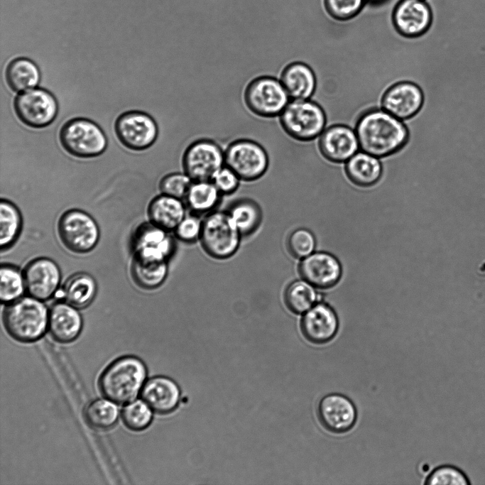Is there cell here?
Masks as SVG:
<instances>
[{"mask_svg":"<svg viewBox=\"0 0 485 485\" xmlns=\"http://www.w3.org/2000/svg\"><path fill=\"white\" fill-rule=\"evenodd\" d=\"M5 77L9 87L15 92L35 88L40 80V72L36 64L26 58H17L8 65Z\"/></svg>","mask_w":485,"mask_h":485,"instance_id":"obj_27","label":"cell"},{"mask_svg":"<svg viewBox=\"0 0 485 485\" xmlns=\"http://www.w3.org/2000/svg\"><path fill=\"white\" fill-rule=\"evenodd\" d=\"M316 414L320 424L329 432L343 434L357 420V410L350 398L341 393H329L318 402Z\"/></svg>","mask_w":485,"mask_h":485,"instance_id":"obj_14","label":"cell"},{"mask_svg":"<svg viewBox=\"0 0 485 485\" xmlns=\"http://www.w3.org/2000/svg\"><path fill=\"white\" fill-rule=\"evenodd\" d=\"M168 272L167 262L145 261L134 258L131 266L132 277L135 283L146 290L160 286Z\"/></svg>","mask_w":485,"mask_h":485,"instance_id":"obj_30","label":"cell"},{"mask_svg":"<svg viewBox=\"0 0 485 485\" xmlns=\"http://www.w3.org/2000/svg\"><path fill=\"white\" fill-rule=\"evenodd\" d=\"M45 305L33 297L20 298L8 305L3 312V323L15 340L29 343L39 339L48 325Z\"/></svg>","mask_w":485,"mask_h":485,"instance_id":"obj_3","label":"cell"},{"mask_svg":"<svg viewBox=\"0 0 485 485\" xmlns=\"http://www.w3.org/2000/svg\"><path fill=\"white\" fill-rule=\"evenodd\" d=\"M290 99L280 80L269 75L254 78L244 92L246 107L251 113L262 118L279 116Z\"/></svg>","mask_w":485,"mask_h":485,"instance_id":"obj_7","label":"cell"},{"mask_svg":"<svg viewBox=\"0 0 485 485\" xmlns=\"http://www.w3.org/2000/svg\"><path fill=\"white\" fill-rule=\"evenodd\" d=\"M13 107L18 119L26 126L34 129L49 126L58 111L55 97L42 88L22 92L15 98Z\"/></svg>","mask_w":485,"mask_h":485,"instance_id":"obj_11","label":"cell"},{"mask_svg":"<svg viewBox=\"0 0 485 485\" xmlns=\"http://www.w3.org/2000/svg\"><path fill=\"white\" fill-rule=\"evenodd\" d=\"M241 236L228 212L216 211L210 212L202 221L199 240L206 254L224 260L235 254Z\"/></svg>","mask_w":485,"mask_h":485,"instance_id":"obj_4","label":"cell"},{"mask_svg":"<svg viewBox=\"0 0 485 485\" xmlns=\"http://www.w3.org/2000/svg\"><path fill=\"white\" fill-rule=\"evenodd\" d=\"M224 165L241 179L252 182L260 179L269 165L268 155L258 142L239 138L231 142L224 151Z\"/></svg>","mask_w":485,"mask_h":485,"instance_id":"obj_8","label":"cell"},{"mask_svg":"<svg viewBox=\"0 0 485 485\" xmlns=\"http://www.w3.org/2000/svg\"><path fill=\"white\" fill-rule=\"evenodd\" d=\"M48 327L55 340L69 343L76 339L81 332L82 316L74 306L67 303H58L49 312Z\"/></svg>","mask_w":485,"mask_h":485,"instance_id":"obj_22","label":"cell"},{"mask_svg":"<svg viewBox=\"0 0 485 485\" xmlns=\"http://www.w3.org/2000/svg\"><path fill=\"white\" fill-rule=\"evenodd\" d=\"M85 418L93 429L104 430L111 428L118 418L116 406L109 400L96 399L89 402L85 407Z\"/></svg>","mask_w":485,"mask_h":485,"instance_id":"obj_32","label":"cell"},{"mask_svg":"<svg viewBox=\"0 0 485 485\" xmlns=\"http://www.w3.org/2000/svg\"><path fill=\"white\" fill-rule=\"evenodd\" d=\"M421 89L410 82L392 85L382 97L383 109L400 119L405 120L417 114L423 104Z\"/></svg>","mask_w":485,"mask_h":485,"instance_id":"obj_17","label":"cell"},{"mask_svg":"<svg viewBox=\"0 0 485 485\" xmlns=\"http://www.w3.org/2000/svg\"><path fill=\"white\" fill-rule=\"evenodd\" d=\"M279 122L290 137L309 141L323 132L326 117L317 103L309 99H292L279 116Z\"/></svg>","mask_w":485,"mask_h":485,"instance_id":"obj_5","label":"cell"},{"mask_svg":"<svg viewBox=\"0 0 485 485\" xmlns=\"http://www.w3.org/2000/svg\"><path fill=\"white\" fill-rule=\"evenodd\" d=\"M222 194L211 180L192 181L185 197L187 205L196 213L212 211Z\"/></svg>","mask_w":485,"mask_h":485,"instance_id":"obj_29","label":"cell"},{"mask_svg":"<svg viewBox=\"0 0 485 485\" xmlns=\"http://www.w3.org/2000/svg\"><path fill=\"white\" fill-rule=\"evenodd\" d=\"M303 280L321 289L334 285L339 280L342 268L339 262L327 253H315L305 257L299 265Z\"/></svg>","mask_w":485,"mask_h":485,"instance_id":"obj_20","label":"cell"},{"mask_svg":"<svg viewBox=\"0 0 485 485\" xmlns=\"http://www.w3.org/2000/svg\"><path fill=\"white\" fill-rule=\"evenodd\" d=\"M211 181L222 195H230L238 189L241 179L231 168L224 165L217 171Z\"/></svg>","mask_w":485,"mask_h":485,"instance_id":"obj_41","label":"cell"},{"mask_svg":"<svg viewBox=\"0 0 485 485\" xmlns=\"http://www.w3.org/2000/svg\"><path fill=\"white\" fill-rule=\"evenodd\" d=\"M345 170L355 185L369 187L380 179L382 166L378 158L362 151L357 152L347 161Z\"/></svg>","mask_w":485,"mask_h":485,"instance_id":"obj_25","label":"cell"},{"mask_svg":"<svg viewBox=\"0 0 485 485\" xmlns=\"http://www.w3.org/2000/svg\"><path fill=\"white\" fill-rule=\"evenodd\" d=\"M327 14L338 21H347L357 16L370 0H323Z\"/></svg>","mask_w":485,"mask_h":485,"instance_id":"obj_36","label":"cell"},{"mask_svg":"<svg viewBox=\"0 0 485 485\" xmlns=\"http://www.w3.org/2000/svg\"><path fill=\"white\" fill-rule=\"evenodd\" d=\"M388 0H370V4L378 5L381 4Z\"/></svg>","mask_w":485,"mask_h":485,"instance_id":"obj_42","label":"cell"},{"mask_svg":"<svg viewBox=\"0 0 485 485\" xmlns=\"http://www.w3.org/2000/svg\"><path fill=\"white\" fill-rule=\"evenodd\" d=\"M26 289L35 298L45 300L56 292L61 280L58 264L48 258H38L27 264L23 271Z\"/></svg>","mask_w":485,"mask_h":485,"instance_id":"obj_16","label":"cell"},{"mask_svg":"<svg viewBox=\"0 0 485 485\" xmlns=\"http://www.w3.org/2000/svg\"><path fill=\"white\" fill-rule=\"evenodd\" d=\"M134 258L145 261L168 262L175 251V241L165 230L152 222L144 223L132 238Z\"/></svg>","mask_w":485,"mask_h":485,"instance_id":"obj_13","label":"cell"},{"mask_svg":"<svg viewBox=\"0 0 485 485\" xmlns=\"http://www.w3.org/2000/svg\"><path fill=\"white\" fill-rule=\"evenodd\" d=\"M202 221L196 216H185L174 229L175 236L185 243H192L200 239Z\"/></svg>","mask_w":485,"mask_h":485,"instance_id":"obj_40","label":"cell"},{"mask_svg":"<svg viewBox=\"0 0 485 485\" xmlns=\"http://www.w3.org/2000/svg\"><path fill=\"white\" fill-rule=\"evenodd\" d=\"M279 80L292 99H308L315 90V74L307 65L301 62L288 64Z\"/></svg>","mask_w":485,"mask_h":485,"instance_id":"obj_23","label":"cell"},{"mask_svg":"<svg viewBox=\"0 0 485 485\" xmlns=\"http://www.w3.org/2000/svg\"><path fill=\"white\" fill-rule=\"evenodd\" d=\"M339 322L334 311L327 305H315L305 312L300 322L301 332L314 344H324L337 334Z\"/></svg>","mask_w":485,"mask_h":485,"instance_id":"obj_18","label":"cell"},{"mask_svg":"<svg viewBox=\"0 0 485 485\" xmlns=\"http://www.w3.org/2000/svg\"><path fill=\"white\" fill-rule=\"evenodd\" d=\"M355 131L361 151L377 158L398 152L408 139L405 125L384 109L364 114L357 121Z\"/></svg>","mask_w":485,"mask_h":485,"instance_id":"obj_1","label":"cell"},{"mask_svg":"<svg viewBox=\"0 0 485 485\" xmlns=\"http://www.w3.org/2000/svg\"><path fill=\"white\" fill-rule=\"evenodd\" d=\"M317 293L312 285L305 280L290 283L284 293L286 307L295 314H303L314 306Z\"/></svg>","mask_w":485,"mask_h":485,"instance_id":"obj_31","label":"cell"},{"mask_svg":"<svg viewBox=\"0 0 485 485\" xmlns=\"http://www.w3.org/2000/svg\"><path fill=\"white\" fill-rule=\"evenodd\" d=\"M148 214L151 222L170 231L186 216L185 205L182 199L161 194L151 200Z\"/></svg>","mask_w":485,"mask_h":485,"instance_id":"obj_24","label":"cell"},{"mask_svg":"<svg viewBox=\"0 0 485 485\" xmlns=\"http://www.w3.org/2000/svg\"><path fill=\"white\" fill-rule=\"evenodd\" d=\"M143 361L133 356H121L109 364L101 374L98 386L109 400L119 403L133 400L146 378Z\"/></svg>","mask_w":485,"mask_h":485,"instance_id":"obj_2","label":"cell"},{"mask_svg":"<svg viewBox=\"0 0 485 485\" xmlns=\"http://www.w3.org/2000/svg\"><path fill=\"white\" fill-rule=\"evenodd\" d=\"M26 289L23 276L9 265L1 267L0 298L2 303H11L23 295Z\"/></svg>","mask_w":485,"mask_h":485,"instance_id":"obj_34","label":"cell"},{"mask_svg":"<svg viewBox=\"0 0 485 485\" xmlns=\"http://www.w3.org/2000/svg\"><path fill=\"white\" fill-rule=\"evenodd\" d=\"M320 150L325 158L334 163L347 161L359 148L356 131L345 125H334L321 133Z\"/></svg>","mask_w":485,"mask_h":485,"instance_id":"obj_19","label":"cell"},{"mask_svg":"<svg viewBox=\"0 0 485 485\" xmlns=\"http://www.w3.org/2000/svg\"><path fill=\"white\" fill-rule=\"evenodd\" d=\"M58 231L64 246L78 254L91 251L99 239V229L95 220L87 212L76 209L62 214Z\"/></svg>","mask_w":485,"mask_h":485,"instance_id":"obj_9","label":"cell"},{"mask_svg":"<svg viewBox=\"0 0 485 485\" xmlns=\"http://www.w3.org/2000/svg\"><path fill=\"white\" fill-rule=\"evenodd\" d=\"M227 212L242 236L256 231L262 220L261 207L249 199L236 200Z\"/></svg>","mask_w":485,"mask_h":485,"instance_id":"obj_28","label":"cell"},{"mask_svg":"<svg viewBox=\"0 0 485 485\" xmlns=\"http://www.w3.org/2000/svg\"><path fill=\"white\" fill-rule=\"evenodd\" d=\"M142 400L157 413L168 414L178 407L180 391L178 384L165 376L148 380L141 391Z\"/></svg>","mask_w":485,"mask_h":485,"instance_id":"obj_21","label":"cell"},{"mask_svg":"<svg viewBox=\"0 0 485 485\" xmlns=\"http://www.w3.org/2000/svg\"><path fill=\"white\" fill-rule=\"evenodd\" d=\"M1 248L6 249L17 239L22 226V219L18 208L8 200L0 204Z\"/></svg>","mask_w":485,"mask_h":485,"instance_id":"obj_33","label":"cell"},{"mask_svg":"<svg viewBox=\"0 0 485 485\" xmlns=\"http://www.w3.org/2000/svg\"><path fill=\"white\" fill-rule=\"evenodd\" d=\"M121 419L129 429L143 430L152 420L151 408L143 400L133 401L123 408Z\"/></svg>","mask_w":485,"mask_h":485,"instance_id":"obj_35","label":"cell"},{"mask_svg":"<svg viewBox=\"0 0 485 485\" xmlns=\"http://www.w3.org/2000/svg\"><path fill=\"white\" fill-rule=\"evenodd\" d=\"M391 19L394 29L399 35L415 38L430 29L433 13L425 0H400L393 9Z\"/></svg>","mask_w":485,"mask_h":485,"instance_id":"obj_15","label":"cell"},{"mask_svg":"<svg viewBox=\"0 0 485 485\" xmlns=\"http://www.w3.org/2000/svg\"><path fill=\"white\" fill-rule=\"evenodd\" d=\"M97 290L94 278L80 272L70 276L63 285L62 297L76 308H85L94 300Z\"/></svg>","mask_w":485,"mask_h":485,"instance_id":"obj_26","label":"cell"},{"mask_svg":"<svg viewBox=\"0 0 485 485\" xmlns=\"http://www.w3.org/2000/svg\"><path fill=\"white\" fill-rule=\"evenodd\" d=\"M224 165V151L214 141L200 138L192 142L182 156L183 171L192 181L211 180Z\"/></svg>","mask_w":485,"mask_h":485,"instance_id":"obj_10","label":"cell"},{"mask_svg":"<svg viewBox=\"0 0 485 485\" xmlns=\"http://www.w3.org/2000/svg\"><path fill=\"white\" fill-rule=\"evenodd\" d=\"M427 485H468L469 478L465 473L452 465H442L433 469L425 480Z\"/></svg>","mask_w":485,"mask_h":485,"instance_id":"obj_37","label":"cell"},{"mask_svg":"<svg viewBox=\"0 0 485 485\" xmlns=\"http://www.w3.org/2000/svg\"><path fill=\"white\" fill-rule=\"evenodd\" d=\"M59 138L64 150L79 158L100 156L107 146L103 130L95 122L85 118L67 121L60 129Z\"/></svg>","mask_w":485,"mask_h":485,"instance_id":"obj_6","label":"cell"},{"mask_svg":"<svg viewBox=\"0 0 485 485\" xmlns=\"http://www.w3.org/2000/svg\"><path fill=\"white\" fill-rule=\"evenodd\" d=\"M114 130L119 141L133 151H143L156 141L158 128L149 114L141 111H129L116 119Z\"/></svg>","mask_w":485,"mask_h":485,"instance_id":"obj_12","label":"cell"},{"mask_svg":"<svg viewBox=\"0 0 485 485\" xmlns=\"http://www.w3.org/2000/svg\"><path fill=\"white\" fill-rule=\"evenodd\" d=\"M287 248L295 258H304L314 250L315 241L313 234L305 229H298L290 233L287 239Z\"/></svg>","mask_w":485,"mask_h":485,"instance_id":"obj_38","label":"cell"},{"mask_svg":"<svg viewBox=\"0 0 485 485\" xmlns=\"http://www.w3.org/2000/svg\"><path fill=\"white\" fill-rule=\"evenodd\" d=\"M192 180L183 171L170 173L160 181L159 188L162 194L179 199H185Z\"/></svg>","mask_w":485,"mask_h":485,"instance_id":"obj_39","label":"cell"}]
</instances>
